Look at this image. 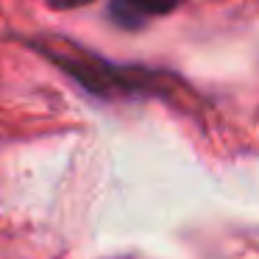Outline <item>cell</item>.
<instances>
[{
    "mask_svg": "<svg viewBox=\"0 0 259 259\" xmlns=\"http://www.w3.org/2000/svg\"><path fill=\"white\" fill-rule=\"evenodd\" d=\"M184 0H112L109 3V17L125 31H140L151 20L167 17Z\"/></svg>",
    "mask_w": 259,
    "mask_h": 259,
    "instance_id": "obj_2",
    "label": "cell"
},
{
    "mask_svg": "<svg viewBox=\"0 0 259 259\" xmlns=\"http://www.w3.org/2000/svg\"><path fill=\"white\" fill-rule=\"evenodd\" d=\"M84 3H90V0H51L53 9H78Z\"/></svg>",
    "mask_w": 259,
    "mask_h": 259,
    "instance_id": "obj_3",
    "label": "cell"
},
{
    "mask_svg": "<svg viewBox=\"0 0 259 259\" xmlns=\"http://www.w3.org/2000/svg\"><path fill=\"white\" fill-rule=\"evenodd\" d=\"M36 48L51 62H56L75 84H81L90 95H98L103 101L131 95H167L173 87V78L167 73H159L151 67H134V64H112L75 45L53 48L51 42H45Z\"/></svg>",
    "mask_w": 259,
    "mask_h": 259,
    "instance_id": "obj_1",
    "label": "cell"
}]
</instances>
